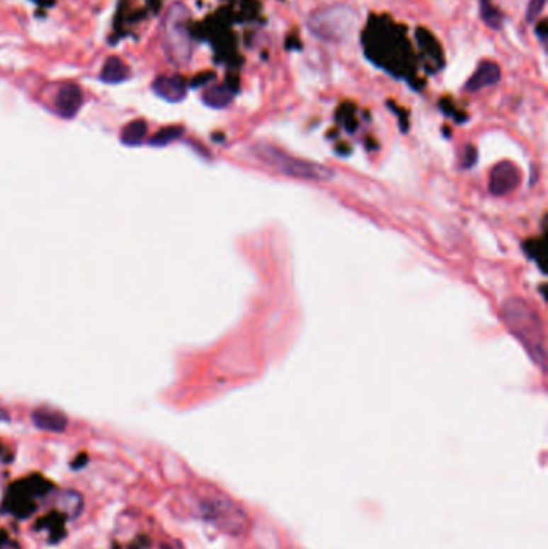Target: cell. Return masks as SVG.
Instances as JSON below:
<instances>
[{
	"label": "cell",
	"instance_id": "obj_1",
	"mask_svg": "<svg viewBox=\"0 0 548 549\" xmlns=\"http://www.w3.org/2000/svg\"><path fill=\"white\" fill-rule=\"evenodd\" d=\"M195 512L202 521L234 536L245 535L251 525L243 506L216 488H201L195 498Z\"/></svg>",
	"mask_w": 548,
	"mask_h": 549
},
{
	"label": "cell",
	"instance_id": "obj_2",
	"mask_svg": "<svg viewBox=\"0 0 548 549\" xmlns=\"http://www.w3.org/2000/svg\"><path fill=\"white\" fill-rule=\"evenodd\" d=\"M502 316L508 330L520 339L532 360L544 368L547 363V347L544 325L539 313L526 301L513 297L503 304Z\"/></svg>",
	"mask_w": 548,
	"mask_h": 549
},
{
	"label": "cell",
	"instance_id": "obj_3",
	"mask_svg": "<svg viewBox=\"0 0 548 549\" xmlns=\"http://www.w3.org/2000/svg\"><path fill=\"white\" fill-rule=\"evenodd\" d=\"M256 154H258L262 163L269 164L283 175L311 182H329L333 178V171L329 169V167L312 163V161L307 159L291 156L287 151L269 145V143H261V145L256 146Z\"/></svg>",
	"mask_w": 548,
	"mask_h": 549
},
{
	"label": "cell",
	"instance_id": "obj_4",
	"mask_svg": "<svg viewBox=\"0 0 548 549\" xmlns=\"http://www.w3.org/2000/svg\"><path fill=\"white\" fill-rule=\"evenodd\" d=\"M190 13L181 2L172 4L164 18L163 44L168 59L176 67H187L192 59V37L188 31Z\"/></svg>",
	"mask_w": 548,
	"mask_h": 549
},
{
	"label": "cell",
	"instance_id": "obj_5",
	"mask_svg": "<svg viewBox=\"0 0 548 549\" xmlns=\"http://www.w3.org/2000/svg\"><path fill=\"white\" fill-rule=\"evenodd\" d=\"M357 28L355 10L346 4L331 5L309 16L307 29L324 42H343L354 34Z\"/></svg>",
	"mask_w": 548,
	"mask_h": 549
},
{
	"label": "cell",
	"instance_id": "obj_6",
	"mask_svg": "<svg viewBox=\"0 0 548 549\" xmlns=\"http://www.w3.org/2000/svg\"><path fill=\"white\" fill-rule=\"evenodd\" d=\"M50 490V483L38 475L13 483L7 498H5L4 511L10 512L18 519H25L38 508L39 498L42 499Z\"/></svg>",
	"mask_w": 548,
	"mask_h": 549
},
{
	"label": "cell",
	"instance_id": "obj_7",
	"mask_svg": "<svg viewBox=\"0 0 548 549\" xmlns=\"http://www.w3.org/2000/svg\"><path fill=\"white\" fill-rule=\"evenodd\" d=\"M521 183L520 169L510 161H502L493 166L489 178V192L493 196H505L518 188Z\"/></svg>",
	"mask_w": 548,
	"mask_h": 549
},
{
	"label": "cell",
	"instance_id": "obj_8",
	"mask_svg": "<svg viewBox=\"0 0 548 549\" xmlns=\"http://www.w3.org/2000/svg\"><path fill=\"white\" fill-rule=\"evenodd\" d=\"M53 103H55V110L59 116L71 119L79 112L82 103H84V93L77 83L67 82L58 88Z\"/></svg>",
	"mask_w": 548,
	"mask_h": 549
},
{
	"label": "cell",
	"instance_id": "obj_9",
	"mask_svg": "<svg viewBox=\"0 0 548 549\" xmlns=\"http://www.w3.org/2000/svg\"><path fill=\"white\" fill-rule=\"evenodd\" d=\"M153 92L169 103H178L187 95V82L182 76H159L152 83Z\"/></svg>",
	"mask_w": 548,
	"mask_h": 549
},
{
	"label": "cell",
	"instance_id": "obj_10",
	"mask_svg": "<svg viewBox=\"0 0 548 549\" xmlns=\"http://www.w3.org/2000/svg\"><path fill=\"white\" fill-rule=\"evenodd\" d=\"M502 77V71L500 67L493 62H481V64L476 69V73L469 77L464 83V91L467 92H479L482 88L496 86Z\"/></svg>",
	"mask_w": 548,
	"mask_h": 549
},
{
	"label": "cell",
	"instance_id": "obj_11",
	"mask_svg": "<svg viewBox=\"0 0 548 549\" xmlns=\"http://www.w3.org/2000/svg\"><path fill=\"white\" fill-rule=\"evenodd\" d=\"M33 422L35 427L40 429V431L55 432V434H62L67 431L68 427L67 416L59 413V411L47 410V408L35 410L33 413Z\"/></svg>",
	"mask_w": 548,
	"mask_h": 549
},
{
	"label": "cell",
	"instance_id": "obj_12",
	"mask_svg": "<svg viewBox=\"0 0 548 549\" xmlns=\"http://www.w3.org/2000/svg\"><path fill=\"white\" fill-rule=\"evenodd\" d=\"M130 76V71L127 64L122 62L119 57H108L105 59L103 68L100 71V81L106 83H121L127 81Z\"/></svg>",
	"mask_w": 548,
	"mask_h": 549
},
{
	"label": "cell",
	"instance_id": "obj_13",
	"mask_svg": "<svg viewBox=\"0 0 548 549\" xmlns=\"http://www.w3.org/2000/svg\"><path fill=\"white\" fill-rule=\"evenodd\" d=\"M234 95L235 92L229 88L227 86H212L207 87L205 92H202V103L210 108L214 110H222L227 108V106L234 101Z\"/></svg>",
	"mask_w": 548,
	"mask_h": 549
},
{
	"label": "cell",
	"instance_id": "obj_14",
	"mask_svg": "<svg viewBox=\"0 0 548 549\" xmlns=\"http://www.w3.org/2000/svg\"><path fill=\"white\" fill-rule=\"evenodd\" d=\"M148 134V124L144 119H135V121L129 122L121 132V141L127 146H137L140 143H144L145 137Z\"/></svg>",
	"mask_w": 548,
	"mask_h": 549
},
{
	"label": "cell",
	"instance_id": "obj_15",
	"mask_svg": "<svg viewBox=\"0 0 548 549\" xmlns=\"http://www.w3.org/2000/svg\"><path fill=\"white\" fill-rule=\"evenodd\" d=\"M479 13L481 20L491 29H500L503 26V15L498 8L493 7L491 0H479Z\"/></svg>",
	"mask_w": 548,
	"mask_h": 549
},
{
	"label": "cell",
	"instance_id": "obj_16",
	"mask_svg": "<svg viewBox=\"0 0 548 549\" xmlns=\"http://www.w3.org/2000/svg\"><path fill=\"white\" fill-rule=\"evenodd\" d=\"M182 134H183V127H181V125H169V127H163L152 137L150 145L166 146L169 145V143L176 141L177 139H181Z\"/></svg>",
	"mask_w": 548,
	"mask_h": 549
},
{
	"label": "cell",
	"instance_id": "obj_17",
	"mask_svg": "<svg viewBox=\"0 0 548 549\" xmlns=\"http://www.w3.org/2000/svg\"><path fill=\"white\" fill-rule=\"evenodd\" d=\"M547 0H529L527 11H526V20L527 23H534L540 16L542 11L545 8Z\"/></svg>",
	"mask_w": 548,
	"mask_h": 549
},
{
	"label": "cell",
	"instance_id": "obj_18",
	"mask_svg": "<svg viewBox=\"0 0 548 549\" xmlns=\"http://www.w3.org/2000/svg\"><path fill=\"white\" fill-rule=\"evenodd\" d=\"M476 161H478V150H476L474 146L468 145L467 148H464L463 167L464 169H469V167H473L476 164Z\"/></svg>",
	"mask_w": 548,
	"mask_h": 549
},
{
	"label": "cell",
	"instance_id": "obj_19",
	"mask_svg": "<svg viewBox=\"0 0 548 549\" xmlns=\"http://www.w3.org/2000/svg\"><path fill=\"white\" fill-rule=\"evenodd\" d=\"M539 246H540L539 240H529L526 241V244H524V250H526V253L531 255V259H534L535 262H540Z\"/></svg>",
	"mask_w": 548,
	"mask_h": 549
},
{
	"label": "cell",
	"instance_id": "obj_20",
	"mask_svg": "<svg viewBox=\"0 0 548 549\" xmlns=\"http://www.w3.org/2000/svg\"><path fill=\"white\" fill-rule=\"evenodd\" d=\"M212 79H216V74H212V73H207V74L198 76V77H196V79L192 82V87H202V86H207V82H211Z\"/></svg>",
	"mask_w": 548,
	"mask_h": 549
},
{
	"label": "cell",
	"instance_id": "obj_21",
	"mask_svg": "<svg viewBox=\"0 0 548 549\" xmlns=\"http://www.w3.org/2000/svg\"><path fill=\"white\" fill-rule=\"evenodd\" d=\"M535 33L539 34V37H540L542 42H545V39H547V23L542 21L540 25L535 28Z\"/></svg>",
	"mask_w": 548,
	"mask_h": 549
},
{
	"label": "cell",
	"instance_id": "obj_22",
	"mask_svg": "<svg viewBox=\"0 0 548 549\" xmlns=\"http://www.w3.org/2000/svg\"><path fill=\"white\" fill-rule=\"evenodd\" d=\"M161 549H172V548L168 546V545H163V546H161Z\"/></svg>",
	"mask_w": 548,
	"mask_h": 549
}]
</instances>
